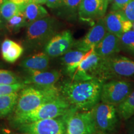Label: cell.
Wrapping results in <instances>:
<instances>
[{"label": "cell", "instance_id": "cell-1", "mask_svg": "<svg viewBox=\"0 0 134 134\" xmlns=\"http://www.w3.org/2000/svg\"><path fill=\"white\" fill-rule=\"evenodd\" d=\"M104 81L99 78L83 81L66 80L59 87L61 94L72 107L80 111L90 110L100 102Z\"/></svg>", "mask_w": 134, "mask_h": 134}, {"label": "cell", "instance_id": "cell-2", "mask_svg": "<svg viewBox=\"0 0 134 134\" xmlns=\"http://www.w3.org/2000/svg\"><path fill=\"white\" fill-rule=\"evenodd\" d=\"M61 23L55 17L48 16L26 27L23 47L27 52L43 48L49 40L58 32Z\"/></svg>", "mask_w": 134, "mask_h": 134}, {"label": "cell", "instance_id": "cell-3", "mask_svg": "<svg viewBox=\"0 0 134 134\" xmlns=\"http://www.w3.org/2000/svg\"><path fill=\"white\" fill-rule=\"evenodd\" d=\"M60 96L59 88L55 85H27L19 91L18 102L13 114L31 111L44 104L56 99Z\"/></svg>", "mask_w": 134, "mask_h": 134}, {"label": "cell", "instance_id": "cell-4", "mask_svg": "<svg viewBox=\"0 0 134 134\" xmlns=\"http://www.w3.org/2000/svg\"><path fill=\"white\" fill-rule=\"evenodd\" d=\"M71 107L70 103L61 94L56 99L44 104L31 111L13 114L9 119V124L11 127L16 129L21 125L62 116L68 113Z\"/></svg>", "mask_w": 134, "mask_h": 134}, {"label": "cell", "instance_id": "cell-5", "mask_svg": "<svg viewBox=\"0 0 134 134\" xmlns=\"http://www.w3.org/2000/svg\"><path fill=\"white\" fill-rule=\"evenodd\" d=\"M98 78L104 82L115 79L134 80V60L118 54L103 58Z\"/></svg>", "mask_w": 134, "mask_h": 134}, {"label": "cell", "instance_id": "cell-6", "mask_svg": "<svg viewBox=\"0 0 134 134\" xmlns=\"http://www.w3.org/2000/svg\"><path fill=\"white\" fill-rule=\"evenodd\" d=\"M96 131L105 134H114L118 132L122 119L117 106L99 102L93 109Z\"/></svg>", "mask_w": 134, "mask_h": 134}, {"label": "cell", "instance_id": "cell-7", "mask_svg": "<svg viewBox=\"0 0 134 134\" xmlns=\"http://www.w3.org/2000/svg\"><path fill=\"white\" fill-rule=\"evenodd\" d=\"M134 90V81L126 79L110 80L104 82L100 102L117 106L127 98Z\"/></svg>", "mask_w": 134, "mask_h": 134}, {"label": "cell", "instance_id": "cell-8", "mask_svg": "<svg viewBox=\"0 0 134 134\" xmlns=\"http://www.w3.org/2000/svg\"><path fill=\"white\" fill-rule=\"evenodd\" d=\"M66 134H96L93 109L80 111L73 107L65 114Z\"/></svg>", "mask_w": 134, "mask_h": 134}, {"label": "cell", "instance_id": "cell-9", "mask_svg": "<svg viewBox=\"0 0 134 134\" xmlns=\"http://www.w3.org/2000/svg\"><path fill=\"white\" fill-rule=\"evenodd\" d=\"M15 129L24 134H66L65 114L19 125Z\"/></svg>", "mask_w": 134, "mask_h": 134}, {"label": "cell", "instance_id": "cell-10", "mask_svg": "<svg viewBox=\"0 0 134 134\" xmlns=\"http://www.w3.org/2000/svg\"><path fill=\"white\" fill-rule=\"evenodd\" d=\"M103 58L95 52L94 48L90 50L70 79L74 81H83L98 78L99 71Z\"/></svg>", "mask_w": 134, "mask_h": 134}, {"label": "cell", "instance_id": "cell-11", "mask_svg": "<svg viewBox=\"0 0 134 134\" xmlns=\"http://www.w3.org/2000/svg\"><path fill=\"white\" fill-rule=\"evenodd\" d=\"M75 42L73 34L70 30L58 32L46 43L43 47V52L50 58L59 57L73 48Z\"/></svg>", "mask_w": 134, "mask_h": 134}, {"label": "cell", "instance_id": "cell-12", "mask_svg": "<svg viewBox=\"0 0 134 134\" xmlns=\"http://www.w3.org/2000/svg\"><path fill=\"white\" fill-rule=\"evenodd\" d=\"M108 0H82L78 9V18L83 22L94 23L106 14Z\"/></svg>", "mask_w": 134, "mask_h": 134}, {"label": "cell", "instance_id": "cell-13", "mask_svg": "<svg viewBox=\"0 0 134 134\" xmlns=\"http://www.w3.org/2000/svg\"><path fill=\"white\" fill-rule=\"evenodd\" d=\"M107 32L104 19L101 18L94 23L83 38L75 41L73 48L87 52L94 48L103 40Z\"/></svg>", "mask_w": 134, "mask_h": 134}, {"label": "cell", "instance_id": "cell-14", "mask_svg": "<svg viewBox=\"0 0 134 134\" xmlns=\"http://www.w3.org/2000/svg\"><path fill=\"white\" fill-rule=\"evenodd\" d=\"M104 19L108 32L119 37L123 34L132 29L133 23L127 19L122 10L110 11L104 17Z\"/></svg>", "mask_w": 134, "mask_h": 134}, {"label": "cell", "instance_id": "cell-15", "mask_svg": "<svg viewBox=\"0 0 134 134\" xmlns=\"http://www.w3.org/2000/svg\"><path fill=\"white\" fill-rule=\"evenodd\" d=\"M26 73L23 82L26 85H36L39 86L55 85L62 76L58 70L51 71H25Z\"/></svg>", "mask_w": 134, "mask_h": 134}, {"label": "cell", "instance_id": "cell-16", "mask_svg": "<svg viewBox=\"0 0 134 134\" xmlns=\"http://www.w3.org/2000/svg\"><path fill=\"white\" fill-rule=\"evenodd\" d=\"M94 50L102 58H108L118 54L122 51L120 37L108 32Z\"/></svg>", "mask_w": 134, "mask_h": 134}, {"label": "cell", "instance_id": "cell-17", "mask_svg": "<svg viewBox=\"0 0 134 134\" xmlns=\"http://www.w3.org/2000/svg\"><path fill=\"white\" fill-rule=\"evenodd\" d=\"M50 59L44 52H40L24 57L19 65L24 71H46L49 68Z\"/></svg>", "mask_w": 134, "mask_h": 134}, {"label": "cell", "instance_id": "cell-18", "mask_svg": "<svg viewBox=\"0 0 134 134\" xmlns=\"http://www.w3.org/2000/svg\"><path fill=\"white\" fill-rule=\"evenodd\" d=\"M87 52L74 48L61 57L60 62L64 68V72L69 78L76 71Z\"/></svg>", "mask_w": 134, "mask_h": 134}, {"label": "cell", "instance_id": "cell-19", "mask_svg": "<svg viewBox=\"0 0 134 134\" xmlns=\"http://www.w3.org/2000/svg\"><path fill=\"white\" fill-rule=\"evenodd\" d=\"M24 48L20 43L6 38L1 45V53L6 62L14 63L23 55Z\"/></svg>", "mask_w": 134, "mask_h": 134}, {"label": "cell", "instance_id": "cell-20", "mask_svg": "<svg viewBox=\"0 0 134 134\" xmlns=\"http://www.w3.org/2000/svg\"><path fill=\"white\" fill-rule=\"evenodd\" d=\"M23 11L26 18V27L38 20L49 16L47 11L41 4L32 1L25 3Z\"/></svg>", "mask_w": 134, "mask_h": 134}, {"label": "cell", "instance_id": "cell-21", "mask_svg": "<svg viewBox=\"0 0 134 134\" xmlns=\"http://www.w3.org/2000/svg\"><path fill=\"white\" fill-rule=\"evenodd\" d=\"M82 0H63L62 4L57 8L58 17L66 21H75L78 18V9Z\"/></svg>", "mask_w": 134, "mask_h": 134}, {"label": "cell", "instance_id": "cell-22", "mask_svg": "<svg viewBox=\"0 0 134 134\" xmlns=\"http://www.w3.org/2000/svg\"><path fill=\"white\" fill-rule=\"evenodd\" d=\"M19 92L0 96V119L11 115L18 102Z\"/></svg>", "mask_w": 134, "mask_h": 134}, {"label": "cell", "instance_id": "cell-23", "mask_svg": "<svg viewBox=\"0 0 134 134\" xmlns=\"http://www.w3.org/2000/svg\"><path fill=\"white\" fill-rule=\"evenodd\" d=\"M16 4L10 0H6L0 6V14L5 23L23 10L24 4Z\"/></svg>", "mask_w": 134, "mask_h": 134}, {"label": "cell", "instance_id": "cell-24", "mask_svg": "<svg viewBox=\"0 0 134 134\" xmlns=\"http://www.w3.org/2000/svg\"><path fill=\"white\" fill-rule=\"evenodd\" d=\"M119 115L122 120H126L134 115V90L124 101L117 106Z\"/></svg>", "mask_w": 134, "mask_h": 134}, {"label": "cell", "instance_id": "cell-25", "mask_svg": "<svg viewBox=\"0 0 134 134\" xmlns=\"http://www.w3.org/2000/svg\"><path fill=\"white\" fill-rule=\"evenodd\" d=\"M24 27H26V20L23 10L5 23L6 30L12 34L18 32Z\"/></svg>", "mask_w": 134, "mask_h": 134}, {"label": "cell", "instance_id": "cell-26", "mask_svg": "<svg viewBox=\"0 0 134 134\" xmlns=\"http://www.w3.org/2000/svg\"><path fill=\"white\" fill-rule=\"evenodd\" d=\"M122 51L134 57V31L133 29L126 32L120 37Z\"/></svg>", "mask_w": 134, "mask_h": 134}, {"label": "cell", "instance_id": "cell-27", "mask_svg": "<svg viewBox=\"0 0 134 134\" xmlns=\"http://www.w3.org/2000/svg\"><path fill=\"white\" fill-rule=\"evenodd\" d=\"M23 82L14 72L0 68V85H12Z\"/></svg>", "mask_w": 134, "mask_h": 134}, {"label": "cell", "instance_id": "cell-28", "mask_svg": "<svg viewBox=\"0 0 134 134\" xmlns=\"http://www.w3.org/2000/svg\"><path fill=\"white\" fill-rule=\"evenodd\" d=\"M27 85L24 82L12 84V85H0V96L10 94L16 92H19Z\"/></svg>", "mask_w": 134, "mask_h": 134}, {"label": "cell", "instance_id": "cell-29", "mask_svg": "<svg viewBox=\"0 0 134 134\" xmlns=\"http://www.w3.org/2000/svg\"><path fill=\"white\" fill-rule=\"evenodd\" d=\"M122 11L127 19L133 23L134 21V0H129Z\"/></svg>", "mask_w": 134, "mask_h": 134}, {"label": "cell", "instance_id": "cell-30", "mask_svg": "<svg viewBox=\"0 0 134 134\" xmlns=\"http://www.w3.org/2000/svg\"><path fill=\"white\" fill-rule=\"evenodd\" d=\"M129 0H113L111 3L110 11H120L124 9Z\"/></svg>", "mask_w": 134, "mask_h": 134}, {"label": "cell", "instance_id": "cell-31", "mask_svg": "<svg viewBox=\"0 0 134 134\" xmlns=\"http://www.w3.org/2000/svg\"><path fill=\"white\" fill-rule=\"evenodd\" d=\"M127 134H134V115L125 120Z\"/></svg>", "mask_w": 134, "mask_h": 134}, {"label": "cell", "instance_id": "cell-32", "mask_svg": "<svg viewBox=\"0 0 134 134\" xmlns=\"http://www.w3.org/2000/svg\"><path fill=\"white\" fill-rule=\"evenodd\" d=\"M63 1V0H47L46 5L48 8L55 9L59 7Z\"/></svg>", "mask_w": 134, "mask_h": 134}, {"label": "cell", "instance_id": "cell-33", "mask_svg": "<svg viewBox=\"0 0 134 134\" xmlns=\"http://www.w3.org/2000/svg\"><path fill=\"white\" fill-rule=\"evenodd\" d=\"M0 134H24L22 133H16L6 128H0Z\"/></svg>", "mask_w": 134, "mask_h": 134}, {"label": "cell", "instance_id": "cell-34", "mask_svg": "<svg viewBox=\"0 0 134 134\" xmlns=\"http://www.w3.org/2000/svg\"><path fill=\"white\" fill-rule=\"evenodd\" d=\"M5 29H6V27H5V22L3 19V18H1V14H0V35L3 34Z\"/></svg>", "mask_w": 134, "mask_h": 134}, {"label": "cell", "instance_id": "cell-35", "mask_svg": "<svg viewBox=\"0 0 134 134\" xmlns=\"http://www.w3.org/2000/svg\"><path fill=\"white\" fill-rule=\"evenodd\" d=\"M10 1H13L16 4H23V3L29 2L31 0H10Z\"/></svg>", "mask_w": 134, "mask_h": 134}, {"label": "cell", "instance_id": "cell-36", "mask_svg": "<svg viewBox=\"0 0 134 134\" xmlns=\"http://www.w3.org/2000/svg\"><path fill=\"white\" fill-rule=\"evenodd\" d=\"M31 1H32V2L37 3V4H46L47 0H31Z\"/></svg>", "mask_w": 134, "mask_h": 134}, {"label": "cell", "instance_id": "cell-37", "mask_svg": "<svg viewBox=\"0 0 134 134\" xmlns=\"http://www.w3.org/2000/svg\"><path fill=\"white\" fill-rule=\"evenodd\" d=\"M5 1H6V0H0V6H1V5Z\"/></svg>", "mask_w": 134, "mask_h": 134}, {"label": "cell", "instance_id": "cell-38", "mask_svg": "<svg viewBox=\"0 0 134 134\" xmlns=\"http://www.w3.org/2000/svg\"><path fill=\"white\" fill-rule=\"evenodd\" d=\"M96 134H105V133H102V132H96Z\"/></svg>", "mask_w": 134, "mask_h": 134}, {"label": "cell", "instance_id": "cell-39", "mask_svg": "<svg viewBox=\"0 0 134 134\" xmlns=\"http://www.w3.org/2000/svg\"><path fill=\"white\" fill-rule=\"evenodd\" d=\"M132 29L134 31V21L133 22V24H132Z\"/></svg>", "mask_w": 134, "mask_h": 134}, {"label": "cell", "instance_id": "cell-40", "mask_svg": "<svg viewBox=\"0 0 134 134\" xmlns=\"http://www.w3.org/2000/svg\"><path fill=\"white\" fill-rule=\"evenodd\" d=\"M113 1V0H108L109 3H111L112 1Z\"/></svg>", "mask_w": 134, "mask_h": 134}, {"label": "cell", "instance_id": "cell-41", "mask_svg": "<svg viewBox=\"0 0 134 134\" xmlns=\"http://www.w3.org/2000/svg\"><path fill=\"white\" fill-rule=\"evenodd\" d=\"M0 65H1V63H0Z\"/></svg>", "mask_w": 134, "mask_h": 134}, {"label": "cell", "instance_id": "cell-42", "mask_svg": "<svg viewBox=\"0 0 134 134\" xmlns=\"http://www.w3.org/2000/svg\"></svg>", "mask_w": 134, "mask_h": 134}]
</instances>
